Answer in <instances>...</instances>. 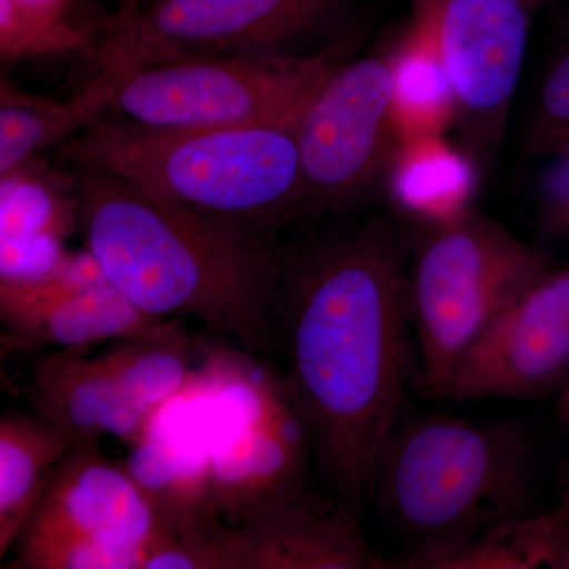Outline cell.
<instances>
[{
    "label": "cell",
    "instance_id": "cell-1",
    "mask_svg": "<svg viewBox=\"0 0 569 569\" xmlns=\"http://www.w3.org/2000/svg\"><path fill=\"white\" fill-rule=\"evenodd\" d=\"M407 260L395 228L369 220L284 254L280 339L288 385L332 498L361 509L385 438L406 413Z\"/></svg>",
    "mask_w": 569,
    "mask_h": 569
},
{
    "label": "cell",
    "instance_id": "cell-2",
    "mask_svg": "<svg viewBox=\"0 0 569 569\" xmlns=\"http://www.w3.org/2000/svg\"><path fill=\"white\" fill-rule=\"evenodd\" d=\"M74 193L86 247L138 309L194 318L253 353L282 350L284 253L271 239L93 168H78Z\"/></svg>",
    "mask_w": 569,
    "mask_h": 569
},
{
    "label": "cell",
    "instance_id": "cell-3",
    "mask_svg": "<svg viewBox=\"0 0 569 569\" xmlns=\"http://www.w3.org/2000/svg\"><path fill=\"white\" fill-rule=\"evenodd\" d=\"M298 121L160 129L99 118L61 144L77 168H93L246 233L271 239L302 213Z\"/></svg>",
    "mask_w": 569,
    "mask_h": 569
},
{
    "label": "cell",
    "instance_id": "cell-4",
    "mask_svg": "<svg viewBox=\"0 0 569 569\" xmlns=\"http://www.w3.org/2000/svg\"><path fill=\"white\" fill-rule=\"evenodd\" d=\"M537 438L526 421L402 415L367 493L407 550L456 541L530 515Z\"/></svg>",
    "mask_w": 569,
    "mask_h": 569
},
{
    "label": "cell",
    "instance_id": "cell-5",
    "mask_svg": "<svg viewBox=\"0 0 569 569\" xmlns=\"http://www.w3.org/2000/svg\"><path fill=\"white\" fill-rule=\"evenodd\" d=\"M211 456V508L239 527L309 496L312 438L284 373L224 337H198Z\"/></svg>",
    "mask_w": 569,
    "mask_h": 569
},
{
    "label": "cell",
    "instance_id": "cell-6",
    "mask_svg": "<svg viewBox=\"0 0 569 569\" xmlns=\"http://www.w3.org/2000/svg\"><path fill=\"white\" fill-rule=\"evenodd\" d=\"M553 266L539 247L471 206L421 224L406 274L419 389L445 399L456 369L501 310Z\"/></svg>",
    "mask_w": 569,
    "mask_h": 569
},
{
    "label": "cell",
    "instance_id": "cell-7",
    "mask_svg": "<svg viewBox=\"0 0 569 569\" xmlns=\"http://www.w3.org/2000/svg\"><path fill=\"white\" fill-rule=\"evenodd\" d=\"M358 40L348 29L307 54H209L153 63L123 80L111 110L160 129L298 121Z\"/></svg>",
    "mask_w": 569,
    "mask_h": 569
},
{
    "label": "cell",
    "instance_id": "cell-8",
    "mask_svg": "<svg viewBox=\"0 0 569 569\" xmlns=\"http://www.w3.org/2000/svg\"><path fill=\"white\" fill-rule=\"evenodd\" d=\"M353 0H123L103 22L89 56L93 74L126 80L133 71L209 54L298 52L337 37Z\"/></svg>",
    "mask_w": 569,
    "mask_h": 569
},
{
    "label": "cell",
    "instance_id": "cell-9",
    "mask_svg": "<svg viewBox=\"0 0 569 569\" xmlns=\"http://www.w3.org/2000/svg\"><path fill=\"white\" fill-rule=\"evenodd\" d=\"M167 537L122 463L104 458L99 441H86L52 471L9 568L144 569Z\"/></svg>",
    "mask_w": 569,
    "mask_h": 569
},
{
    "label": "cell",
    "instance_id": "cell-10",
    "mask_svg": "<svg viewBox=\"0 0 569 569\" xmlns=\"http://www.w3.org/2000/svg\"><path fill=\"white\" fill-rule=\"evenodd\" d=\"M395 54L348 59L298 122L302 213L337 211L385 181L397 148Z\"/></svg>",
    "mask_w": 569,
    "mask_h": 569
},
{
    "label": "cell",
    "instance_id": "cell-11",
    "mask_svg": "<svg viewBox=\"0 0 569 569\" xmlns=\"http://www.w3.org/2000/svg\"><path fill=\"white\" fill-rule=\"evenodd\" d=\"M411 21L447 70L467 140H501L539 11L557 0H406Z\"/></svg>",
    "mask_w": 569,
    "mask_h": 569
},
{
    "label": "cell",
    "instance_id": "cell-12",
    "mask_svg": "<svg viewBox=\"0 0 569 569\" xmlns=\"http://www.w3.org/2000/svg\"><path fill=\"white\" fill-rule=\"evenodd\" d=\"M569 378V263L520 291L468 351L445 399L541 400Z\"/></svg>",
    "mask_w": 569,
    "mask_h": 569
},
{
    "label": "cell",
    "instance_id": "cell-13",
    "mask_svg": "<svg viewBox=\"0 0 569 569\" xmlns=\"http://www.w3.org/2000/svg\"><path fill=\"white\" fill-rule=\"evenodd\" d=\"M359 512L339 500L309 496L230 527L206 531V569H387L367 542Z\"/></svg>",
    "mask_w": 569,
    "mask_h": 569
},
{
    "label": "cell",
    "instance_id": "cell-14",
    "mask_svg": "<svg viewBox=\"0 0 569 569\" xmlns=\"http://www.w3.org/2000/svg\"><path fill=\"white\" fill-rule=\"evenodd\" d=\"M0 320L17 347L89 351L162 318L112 287L84 247L41 282L0 283Z\"/></svg>",
    "mask_w": 569,
    "mask_h": 569
},
{
    "label": "cell",
    "instance_id": "cell-15",
    "mask_svg": "<svg viewBox=\"0 0 569 569\" xmlns=\"http://www.w3.org/2000/svg\"><path fill=\"white\" fill-rule=\"evenodd\" d=\"M122 466L151 505L157 522L183 548L204 538L211 508V456L197 372L186 391L156 411Z\"/></svg>",
    "mask_w": 569,
    "mask_h": 569
},
{
    "label": "cell",
    "instance_id": "cell-16",
    "mask_svg": "<svg viewBox=\"0 0 569 569\" xmlns=\"http://www.w3.org/2000/svg\"><path fill=\"white\" fill-rule=\"evenodd\" d=\"M78 224L74 182L39 159L0 174V283L41 282L71 257L67 238Z\"/></svg>",
    "mask_w": 569,
    "mask_h": 569
},
{
    "label": "cell",
    "instance_id": "cell-17",
    "mask_svg": "<svg viewBox=\"0 0 569 569\" xmlns=\"http://www.w3.org/2000/svg\"><path fill=\"white\" fill-rule=\"evenodd\" d=\"M29 399L37 413L80 443L111 437L130 447L148 421L123 395L99 351L44 355L32 367Z\"/></svg>",
    "mask_w": 569,
    "mask_h": 569
},
{
    "label": "cell",
    "instance_id": "cell-18",
    "mask_svg": "<svg viewBox=\"0 0 569 569\" xmlns=\"http://www.w3.org/2000/svg\"><path fill=\"white\" fill-rule=\"evenodd\" d=\"M391 568L569 569V516L557 508L530 512L471 537L407 550Z\"/></svg>",
    "mask_w": 569,
    "mask_h": 569
},
{
    "label": "cell",
    "instance_id": "cell-19",
    "mask_svg": "<svg viewBox=\"0 0 569 569\" xmlns=\"http://www.w3.org/2000/svg\"><path fill=\"white\" fill-rule=\"evenodd\" d=\"M123 395L149 419L192 383L198 366V337L186 318H162L100 347Z\"/></svg>",
    "mask_w": 569,
    "mask_h": 569
},
{
    "label": "cell",
    "instance_id": "cell-20",
    "mask_svg": "<svg viewBox=\"0 0 569 569\" xmlns=\"http://www.w3.org/2000/svg\"><path fill=\"white\" fill-rule=\"evenodd\" d=\"M123 80L93 74L77 96L56 102L14 88L6 78L0 86V174L13 170L43 149L69 140L111 110Z\"/></svg>",
    "mask_w": 569,
    "mask_h": 569
},
{
    "label": "cell",
    "instance_id": "cell-21",
    "mask_svg": "<svg viewBox=\"0 0 569 569\" xmlns=\"http://www.w3.org/2000/svg\"><path fill=\"white\" fill-rule=\"evenodd\" d=\"M77 438L37 413H3L0 419V557L18 535Z\"/></svg>",
    "mask_w": 569,
    "mask_h": 569
},
{
    "label": "cell",
    "instance_id": "cell-22",
    "mask_svg": "<svg viewBox=\"0 0 569 569\" xmlns=\"http://www.w3.org/2000/svg\"><path fill=\"white\" fill-rule=\"evenodd\" d=\"M385 179L395 203L421 224L468 208L475 187L473 168L467 157L440 134L399 140Z\"/></svg>",
    "mask_w": 569,
    "mask_h": 569
},
{
    "label": "cell",
    "instance_id": "cell-23",
    "mask_svg": "<svg viewBox=\"0 0 569 569\" xmlns=\"http://www.w3.org/2000/svg\"><path fill=\"white\" fill-rule=\"evenodd\" d=\"M395 61V119L402 138L440 134L456 119L455 96L436 48L415 26L408 31Z\"/></svg>",
    "mask_w": 569,
    "mask_h": 569
},
{
    "label": "cell",
    "instance_id": "cell-24",
    "mask_svg": "<svg viewBox=\"0 0 569 569\" xmlns=\"http://www.w3.org/2000/svg\"><path fill=\"white\" fill-rule=\"evenodd\" d=\"M569 151V10L561 21L537 88L527 119L523 156L545 159Z\"/></svg>",
    "mask_w": 569,
    "mask_h": 569
},
{
    "label": "cell",
    "instance_id": "cell-25",
    "mask_svg": "<svg viewBox=\"0 0 569 569\" xmlns=\"http://www.w3.org/2000/svg\"><path fill=\"white\" fill-rule=\"evenodd\" d=\"M91 31L73 22L26 13L7 0H0V56L6 63L69 52H84L89 58L97 43Z\"/></svg>",
    "mask_w": 569,
    "mask_h": 569
},
{
    "label": "cell",
    "instance_id": "cell-26",
    "mask_svg": "<svg viewBox=\"0 0 569 569\" xmlns=\"http://www.w3.org/2000/svg\"><path fill=\"white\" fill-rule=\"evenodd\" d=\"M535 182V216L545 233L569 241V151L541 159Z\"/></svg>",
    "mask_w": 569,
    "mask_h": 569
},
{
    "label": "cell",
    "instance_id": "cell-27",
    "mask_svg": "<svg viewBox=\"0 0 569 569\" xmlns=\"http://www.w3.org/2000/svg\"><path fill=\"white\" fill-rule=\"evenodd\" d=\"M7 2H10L11 6L17 7L21 11H26V13L36 14V17L47 18V20L51 21L80 24L74 13H77L78 7H81L86 0H7ZM86 28H89V26H86Z\"/></svg>",
    "mask_w": 569,
    "mask_h": 569
},
{
    "label": "cell",
    "instance_id": "cell-28",
    "mask_svg": "<svg viewBox=\"0 0 569 569\" xmlns=\"http://www.w3.org/2000/svg\"><path fill=\"white\" fill-rule=\"evenodd\" d=\"M556 411L560 425L569 430V378L559 396L556 397Z\"/></svg>",
    "mask_w": 569,
    "mask_h": 569
},
{
    "label": "cell",
    "instance_id": "cell-29",
    "mask_svg": "<svg viewBox=\"0 0 569 569\" xmlns=\"http://www.w3.org/2000/svg\"><path fill=\"white\" fill-rule=\"evenodd\" d=\"M556 508L569 516V463L560 477L559 503Z\"/></svg>",
    "mask_w": 569,
    "mask_h": 569
},
{
    "label": "cell",
    "instance_id": "cell-30",
    "mask_svg": "<svg viewBox=\"0 0 569 569\" xmlns=\"http://www.w3.org/2000/svg\"><path fill=\"white\" fill-rule=\"evenodd\" d=\"M133 2L142 3V0H133Z\"/></svg>",
    "mask_w": 569,
    "mask_h": 569
}]
</instances>
